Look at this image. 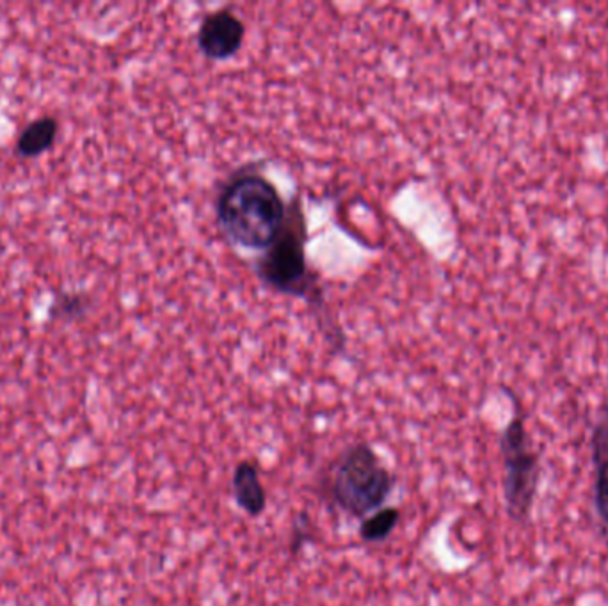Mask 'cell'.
Returning <instances> with one entry per match:
<instances>
[{
    "mask_svg": "<svg viewBox=\"0 0 608 606\" xmlns=\"http://www.w3.org/2000/svg\"><path fill=\"white\" fill-rule=\"evenodd\" d=\"M219 220L240 246L261 249L275 243L287 214L275 185L258 175L235 178L219 198Z\"/></svg>",
    "mask_w": 608,
    "mask_h": 606,
    "instance_id": "cell-1",
    "label": "cell"
},
{
    "mask_svg": "<svg viewBox=\"0 0 608 606\" xmlns=\"http://www.w3.org/2000/svg\"><path fill=\"white\" fill-rule=\"evenodd\" d=\"M395 482V475L369 443H354L338 455L326 487L338 509L361 520L383 507Z\"/></svg>",
    "mask_w": 608,
    "mask_h": 606,
    "instance_id": "cell-2",
    "label": "cell"
},
{
    "mask_svg": "<svg viewBox=\"0 0 608 606\" xmlns=\"http://www.w3.org/2000/svg\"><path fill=\"white\" fill-rule=\"evenodd\" d=\"M504 459V499L511 520L527 522L539 485V454L532 445L527 425L518 409L501 438Z\"/></svg>",
    "mask_w": 608,
    "mask_h": 606,
    "instance_id": "cell-3",
    "label": "cell"
},
{
    "mask_svg": "<svg viewBox=\"0 0 608 606\" xmlns=\"http://www.w3.org/2000/svg\"><path fill=\"white\" fill-rule=\"evenodd\" d=\"M260 275L266 284L285 294H305L307 258H305V228L301 216L285 220L284 229L270 244L260 264Z\"/></svg>",
    "mask_w": 608,
    "mask_h": 606,
    "instance_id": "cell-4",
    "label": "cell"
},
{
    "mask_svg": "<svg viewBox=\"0 0 608 606\" xmlns=\"http://www.w3.org/2000/svg\"><path fill=\"white\" fill-rule=\"evenodd\" d=\"M244 25L230 11L210 14L199 29V49L213 59H228L243 45Z\"/></svg>",
    "mask_w": 608,
    "mask_h": 606,
    "instance_id": "cell-5",
    "label": "cell"
},
{
    "mask_svg": "<svg viewBox=\"0 0 608 606\" xmlns=\"http://www.w3.org/2000/svg\"><path fill=\"white\" fill-rule=\"evenodd\" d=\"M590 455L595 466L596 511L608 528V400L599 408L592 436H590Z\"/></svg>",
    "mask_w": 608,
    "mask_h": 606,
    "instance_id": "cell-6",
    "label": "cell"
},
{
    "mask_svg": "<svg viewBox=\"0 0 608 606\" xmlns=\"http://www.w3.org/2000/svg\"><path fill=\"white\" fill-rule=\"evenodd\" d=\"M235 503L244 514L258 517L266 512L267 493L261 484L260 470L253 461H240L231 479Z\"/></svg>",
    "mask_w": 608,
    "mask_h": 606,
    "instance_id": "cell-7",
    "label": "cell"
},
{
    "mask_svg": "<svg viewBox=\"0 0 608 606\" xmlns=\"http://www.w3.org/2000/svg\"><path fill=\"white\" fill-rule=\"evenodd\" d=\"M59 123L55 117H38L23 129L17 141V153L20 157L34 158L49 152L58 137Z\"/></svg>",
    "mask_w": 608,
    "mask_h": 606,
    "instance_id": "cell-8",
    "label": "cell"
},
{
    "mask_svg": "<svg viewBox=\"0 0 608 606\" xmlns=\"http://www.w3.org/2000/svg\"><path fill=\"white\" fill-rule=\"evenodd\" d=\"M401 520V511L395 507L379 509L374 516L363 520L360 526V537L365 543H383L395 531Z\"/></svg>",
    "mask_w": 608,
    "mask_h": 606,
    "instance_id": "cell-9",
    "label": "cell"
},
{
    "mask_svg": "<svg viewBox=\"0 0 608 606\" xmlns=\"http://www.w3.org/2000/svg\"><path fill=\"white\" fill-rule=\"evenodd\" d=\"M87 305L90 299L84 294H59L50 306V319L64 320V322L81 319L82 315L86 314Z\"/></svg>",
    "mask_w": 608,
    "mask_h": 606,
    "instance_id": "cell-10",
    "label": "cell"
},
{
    "mask_svg": "<svg viewBox=\"0 0 608 606\" xmlns=\"http://www.w3.org/2000/svg\"><path fill=\"white\" fill-rule=\"evenodd\" d=\"M313 541V526L307 511L299 512L293 517L292 531H290V553L298 555L308 543Z\"/></svg>",
    "mask_w": 608,
    "mask_h": 606,
    "instance_id": "cell-11",
    "label": "cell"
}]
</instances>
